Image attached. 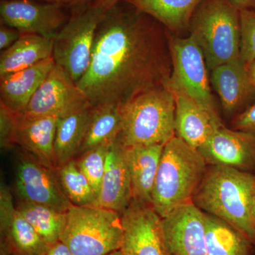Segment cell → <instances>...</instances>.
<instances>
[{"mask_svg": "<svg viewBox=\"0 0 255 255\" xmlns=\"http://www.w3.org/2000/svg\"><path fill=\"white\" fill-rule=\"evenodd\" d=\"M122 3L102 16L91 63L76 83L91 107H121L140 92L168 85L172 75L168 36L160 23Z\"/></svg>", "mask_w": 255, "mask_h": 255, "instance_id": "obj_1", "label": "cell"}, {"mask_svg": "<svg viewBox=\"0 0 255 255\" xmlns=\"http://www.w3.org/2000/svg\"><path fill=\"white\" fill-rule=\"evenodd\" d=\"M255 174L221 165H208L192 202L203 212L232 225L255 245L253 204Z\"/></svg>", "mask_w": 255, "mask_h": 255, "instance_id": "obj_2", "label": "cell"}, {"mask_svg": "<svg viewBox=\"0 0 255 255\" xmlns=\"http://www.w3.org/2000/svg\"><path fill=\"white\" fill-rule=\"evenodd\" d=\"M207 168L199 150L176 135L164 145L151 196V205L162 219L192 202Z\"/></svg>", "mask_w": 255, "mask_h": 255, "instance_id": "obj_3", "label": "cell"}, {"mask_svg": "<svg viewBox=\"0 0 255 255\" xmlns=\"http://www.w3.org/2000/svg\"><path fill=\"white\" fill-rule=\"evenodd\" d=\"M122 145H165L175 136V100L167 85H159L135 95L121 106Z\"/></svg>", "mask_w": 255, "mask_h": 255, "instance_id": "obj_4", "label": "cell"}, {"mask_svg": "<svg viewBox=\"0 0 255 255\" xmlns=\"http://www.w3.org/2000/svg\"><path fill=\"white\" fill-rule=\"evenodd\" d=\"M189 28L210 70L241 57V10L230 0H203Z\"/></svg>", "mask_w": 255, "mask_h": 255, "instance_id": "obj_5", "label": "cell"}, {"mask_svg": "<svg viewBox=\"0 0 255 255\" xmlns=\"http://www.w3.org/2000/svg\"><path fill=\"white\" fill-rule=\"evenodd\" d=\"M122 216L97 206H72L65 213L60 241L73 255H103L122 248Z\"/></svg>", "mask_w": 255, "mask_h": 255, "instance_id": "obj_6", "label": "cell"}, {"mask_svg": "<svg viewBox=\"0 0 255 255\" xmlns=\"http://www.w3.org/2000/svg\"><path fill=\"white\" fill-rule=\"evenodd\" d=\"M104 14L103 10L91 4L78 9L53 38L55 65L75 83L91 63L96 31Z\"/></svg>", "mask_w": 255, "mask_h": 255, "instance_id": "obj_7", "label": "cell"}, {"mask_svg": "<svg viewBox=\"0 0 255 255\" xmlns=\"http://www.w3.org/2000/svg\"><path fill=\"white\" fill-rule=\"evenodd\" d=\"M172 72L168 86L179 90L195 100L213 117L221 122L208 76L204 53L192 36H168Z\"/></svg>", "mask_w": 255, "mask_h": 255, "instance_id": "obj_8", "label": "cell"}, {"mask_svg": "<svg viewBox=\"0 0 255 255\" xmlns=\"http://www.w3.org/2000/svg\"><path fill=\"white\" fill-rule=\"evenodd\" d=\"M121 216L124 255H169L162 218L151 204L132 199Z\"/></svg>", "mask_w": 255, "mask_h": 255, "instance_id": "obj_9", "label": "cell"}, {"mask_svg": "<svg viewBox=\"0 0 255 255\" xmlns=\"http://www.w3.org/2000/svg\"><path fill=\"white\" fill-rule=\"evenodd\" d=\"M25 153L18 157L15 172L18 199L66 212L73 204L65 195L55 170Z\"/></svg>", "mask_w": 255, "mask_h": 255, "instance_id": "obj_10", "label": "cell"}, {"mask_svg": "<svg viewBox=\"0 0 255 255\" xmlns=\"http://www.w3.org/2000/svg\"><path fill=\"white\" fill-rule=\"evenodd\" d=\"M62 6L35 0H1V23L21 34L54 38L68 21Z\"/></svg>", "mask_w": 255, "mask_h": 255, "instance_id": "obj_11", "label": "cell"}, {"mask_svg": "<svg viewBox=\"0 0 255 255\" xmlns=\"http://www.w3.org/2000/svg\"><path fill=\"white\" fill-rule=\"evenodd\" d=\"M86 104L89 102L76 83L63 69L55 65L27 107L18 115L25 117L56 116L60 118Z\"/></svg>", "mask_w": 255, "mask_h": 255, "instance_id": "obj_12", "label": "cell"}, {"mask_svg": "<svg viewBox=\"0 0 255 255\" xmlns=\"http://www.w3.org/2000/svg\"><path fill=\"white\" fill-rule=\"evenodd\" d=\"M169 255H208L204 212L193 202L162 219Z\"/></svg>", "mask_w": 255, "mask_h": 255, "instance_id": "obj_13", "label": "cell"}, {"mask_svg": "<svg viewBox=\"0 0 255 255\" xmlns=\"http://www.w3.org/2000/svg\"><path fill=\"white\" fill-rule=\"evenodd\" d=\"M1 255H41L49 246L14 206L5 184L0 188Z\"/></svg>", "mask_w": 255, "mask_h": 255, "instance_id": "obj_14", "label": "cell"}, {"mask_svg": "<svg viewBox=\"0 0 255 255\" xmlns=\"http://www.w3.org/2000/svg\"><path fill=\"white\" fill-rule=\"evenodd\" d=\"M198 150L208 165H221L255 174V135L220 127Z\"/></svg>", "mask_w": 255, "mask_h": 255, "instance_id": "obj_15", "label": "cell"}, {"mask_svg": "<svg viewBox=\"0 0 255 255\" xmlns=\"http://www.w3.org/2000/svg\"><path fill=\"white\" fill-rule=\"evenodd\" d=\"M211 82L227 116L236 117L255 101V87L241 57L213 69Z\"/></svg>", "mask_w": 255, "mask_h": 255, "instance_id": "obj_16", "label": "cell"}, {"mask_svg": "<svg viewBox=\"0 0 255 255\" xmlns=\"http://www.w3.org/2000/svg\"><path fill=\"white\" fill-rule=\"evenodd\" d=\"M132 200L131 182L124 146L119 138L109 147L100 194L92 206L122 214Z\"/></svg>", "mask_w": 255, "mask_h": 255, "instance_id": "obj_17", "label": "cell"}, {"mask_svg": "<svg viewBox=\"0 0 255 255\" xmlns=\"http://www.w3.org/2000/svg\"><path fill=\"white\" fill-rule=\"evenodd\" d=\"M58 119L56 116L25 117L17 114L16 145L53 170L58 168L55 140Z\"/></svg>", "mask_w": 255, "mask_h": 255, "instance_id": "obj_18", "label": "cell"}, {"mask_svg": "<svg viewBox=\"0 0 255 255\" xmlns=\"http://www.w3.org/2000/svg\"><path fill=\"white\" fill-rule=\"evenodd\" d=\"M171 90L175 100L176 136L199 149L223 124L184 92Z\"/></svg>", "mask_w": 255, "mask_h": 255, "instance_id": "obj_19", "label": "cell"}, {"mask_svg": "<svg viewBox=\"0 0 255 255\" xmlns=\"http://www.w3.org/2000/svg\"><path fill=\"white\" fill-rule=\"evenodd\" d=\"M55 65L50 57L29 68L0 77V104L13 113L21 114Z\"/></svg>", "mask_w": 255, "mask_h": 255, "instance_id": "obj_20", "label": "cell"}, {"mask_svg": "<svg viewBox=\"0 0 255 255\" xmlns=\"http://www.w3.org/2000/svg\"><path fill=\"white\" fill-rule=\"evenodd\" d=\"M164 145H123L130 172L132 199L151 204Z\"/></svg>", "mask_w": 255, "mask_h": 255, "instance_id": "obj_21", "label": "cell"}, {"mask_svg": "<svg viewBox=\"0 0 255 255\" xmlns=\"http://www.w3.org/2000/svg\"><path fill=\"white\" fill-rule=\"evenodd\" d=\"M53 38L21 34L17 41L0 55V77L16 73L53 57Z\"/></svg>", "mask_w": 255, "mask_h": 255, "instance_id": "obj_22", "label": "cell"}, {"mask_svg": "<svg viewBox=\"0 0 255 255\" xmlns=\"http://www.w3.org/2000/svg\"><path fill=\"white\" fill-rule=\"evenodd\" d=\"M91 112V106L86 104L58 119L55 140L58 167L78 155L86 134Z\"/></svg>", "mask_w": 255, "mask_h": 255, "instance_id": "obj_23", "label": "cell"}, {"mask_svg": "<svg viewBox=\"0 0 255 255\" xmlns=\"http://www.w3.org/2000/svg\"><path fill=\"white\" fill-rule=\"evenodd\" d=\"M208 255H254L255 245L232 225L204 212Z\"/></svg>", "mask_w": 255, "mask_h": 255, "instance_id": "obj_24", "label": "cell"}, {"mask_svg": "<svg viewBox=\"0 0 255 255\" xmlns=\"http://www.w3.org/2000/svg\"><path fill=\"white\" fill-rule=\"evenodd\" d=\"M151 16L171 31L189 28L191 18L203 0H123Z\"/></svg>", "mask_w": 255, "mask_h": 255, "instance_id": "obj_25", "label": "cell"}, {"mask_svg": "<svg viewBox=\"0 0 255 255\" xmlns=\"http://www.w3.org/2000/svg\"><path fill=\"white\" fill-rule=\"evenodd\" d=\"M122 130L120 106L106 104L92 107L86 134L76 157L99 146L112 145L117 141Z\"/></svg>", "mask_w": 255, "mask_h": 255, "instance_id": "obj_26", "label": "cell"}, {"mask_svg": "<svg viewBox=\"0 0 255 255\" xmlns=\"http://www.w3.org/2000/svg\"><path fill=\"white\" fill-rule=\"evenodd\" d=\"M16 207L48 246L60 241L65 212L21 199Z\"/></svg>", "mask_w": 255, "mask_h": 255, "instance_id": "obj_27", "label": "cell"}, {"mask_svg": "<svg viewBox=\"0 0 255 255\" xmlns=\"http://www.w3.org/2000/svg\"><path fill=\"white\" fill-rule=\"evenodd\" d=\"M55 172L65 195L73 205H94L97 196L88 179L77 166L75 159L60 166Z\"/></svg>", "mask_w": 255, "mask_h": 255, "instance_id": "obj_28", "label": "cell"}, {"mask_svg": "<svg viewBox=\"0 0 255 255\" xmlns=\"http://www.w3.org/2000/svg\"><path fill=\"white\" fill-rule=\"evenodd\" d=\"M109 147L110 145L99 146L74 159L78 168L88 179L97 198L105 174Z\"/></svg>", "mask_w": 255, "mask_h": 255, "instance_id": "obj_29", "label": "cell"}, {"mask_svg": "<svg viewBox=\"0 0 255 255\" xmlns=\"http://www.w3.org/2000/svg\"><path fill=\"white\" fill-rule=\"evenodd\" d=\"M241 59L246 63L255 60V11L241 10Z\"/></svg>", "mask_w": 255, "mask_h": 255, "instance_id": "obj_30", "label": "cell"}, {"mask_svg": "<svg viewBox=\"0 0 255 255\" xmlns=\"http://www.w3.org/2000/svg\"><path fill=\"white\" fill-rule=\"evenodd\" d=\"M17 114L13 113L0 104V146L1 150H8L16 145Z\"/></svg>", "mask_w": 255, "mask_h": 255, "instance_id": "obj_31", "label": "cell"}, {"mask_svg": "<svg viewBox=\"0 0 255 255\" xmlns=\"http://www.w3.org/2000/svg\"><path fill=\"white\" fill-rule=\"evenodd\" d=\"M233 128L255 135V101L235 117Z\"/></svg>", "mask_w": 255, "mask_h": 255, "instance_id": "obj_32", "label": "cell"}, {"mask_svg": "<svg viewBox=\"0 0 255 255\" xmlns=\"http://www.w3.org/2000/svg\"><path fill=\"white\" fill-rule=\"evenodd\" d=\"M21 36V33L16 28L10 27L1 23L0 26V50L7 49L17 41Z\"/></svg>", "mask_w": 255, "mask_h": 255, "instance_id": "obj_33", "label": "cell"}, {"mask_svg": "<svg viewBox=\"0 0 255 255\" xmlns=\"http://www.w3.org/2000/svg\"><path fill=\"white\" fill-rule=\"evenodd\" d=\"M41 255H73L68 246L62 241H58L48 247Z\"/></svg>", "mask_w": 255, "mask_h": 255, "instance_id": "obj_34", "label": "cell"}, {"mask_svg": "<svg viewBox=\"0 0 255 255\" xmlns=\"http://www.w3.org/2000/svg\"><path fill=\"white\" fill-rule=\"evenodd\" d=\"M122 1H123V0H94L91 4L100 8L105 12L106 11L110 9L112 6H115L116 4H118Z\"/></svg>", "mask_w": 255, "mask_h": 255, "instance_id": "obj_35", "label": "cell"}, {"mask_svg": "<svg viewBox=\"0 0 255 255\" xmlns=\"http://www.w3.org/2000/svg\"><path fill=\"white\" fill-rule=\"evenodd\" d=\"M239 10H253L255 11V0H230Z\"/></svg>", "mask_w": 255, "mask_h": 255, "instance_id": "obj_36", "label": "cell"}, {"mask_svg": "<svg viewBox=\"0 0 255 255\" xmlns=\"http://www.w3.org/2000/svg\"><path fill=\"white\" fill-rule=\"evenodd\" d=\"M94 0H69L68 5L75 9H81L91 4Z\"/></svg>", "mask_w": 255, "mask_h": 255, "instance_id": "obj_37", "label": "cell"}, {"mask_svg": "<svg viewBox=\"0 0 255 255\" xmlns=\"http://www.w3.org/2000/svg\"><path fill=\"white\" fill-rule=\"evenodd\" d=\"M248 75L253 85L255 87V60L246 63Z\"/></svg>", "mask_w": 255, "mask_h": 255, "instance_id": "obj_38", "label": "cell"}, {"mask_svg": "<svg viewBox=\"0 0 255 255\" xmlns=\"http://www.w3.org/2000/svg\"><path fill=\"white\" fill-rule=\"evenodd\" d=\"M35 1L53 3V4H58L60 5L68 4L69 2V0H35Z\"/></svg>", "mask_w": 255, "mask_h": 255, "instance_id": "obj_39", "label": "cell"}, {"mask_svg": "<svg viewBox=\"0 0 255 255\" xmlns=\"http://www.w3.org/2000/svg\"><path fill=\"white\" fill-rule=\"evenodd\" d=\"M103 255H124L123 253H122V250H117V251H114L111 252V253H107V254Z\"/></svg>", "mask_w": 255, "mask_h": 255, "instance_id": "obj_40", "label": "cell"}, {"mask_svg": "<svg viewBox=\"0 0 255 255\" xmlns=\"http://www.w3.org/2000/svg\"><path fill=\"white\" fill-rule=\"evenodd\" d=\"M253 219H254L255 224V199H254V204H253Z\"/></svg>", "mask_w": 255, "mask_h": 255, "instance_id": "obj_41", "label": "cell"}]
</instances>
